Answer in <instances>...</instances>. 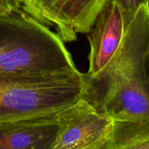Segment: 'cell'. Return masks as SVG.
<instances>
[{"label": "cell", "instance_id": "cell-6", "mask_svg": "<svg viewBox=\"0 0 149 149\" xmlns=\"http://www.w3.org/2000/svg\"><path fill=\"white\" fill-rule=\"evenodd\" d=\"M126 29L119 7L112 0H106L87 33L90 49L86 78L97 77L109 65L120 47Z\"/></svg>", "mask_w": 149, "mask_h": 149}, {"label": "cell", "instance_id": "cell-8", "mask_svg": "<svg viewBox=\"0 0 149 149\" xmlns=\"http://www.w3.org/2000/svg\"><path fill=\"white\" fill-rule=\"evenodd\" d=\"M105 149H149V119L113 120Z\"/></svg>", "mask_w": 149, "mask_h": 149}, {"label": "cell", "instance_id": "cell-1", "mask_svg": "<svg viewBox=\"0 0 149 149\" xmlns=\"http://www.w3.org/2000/svg\"><path fill=\"white\" fill-rule=\"evenodd\" d=\"M149 4L143 5L126 29L109 65L86 78L84 98L113 120L149 119ZM85 75V74H84Z\"/></svg>", "mask_w": 149, "mask_h": 149}, {"label": "cell", "instance_id": "cell-11", "mask_svg": "<svg viewBox=\"0 0 149 149\" xmlns=\"http://www.w3.org/2000/svg\"><path fill=\"white\" fill-rule=\"evenodd\" d=\"M146 72L149 79V55L147 56L146 61Z\"/></svg>", "mask_w": 149, "mask_h": 149}, {"label": "cell", "instance_id": "cell-7", "mask_svg": "<svg viewBox=\"0 0 149 149\" xmlns=\"http://www.w3.org/2000/svg\"><path fill=\"white\" fill-rule=\"evenodd\" d=\"M57 113L0 123V149H52L58 135Z\"/></svg>", "mask_w": 149, "mask_h": 149}, {"label": "cell", "instance_id": "cell-3", "mask_svg": "<svg viewBox=\"0 0 149 149\" xmlns=\"http://www.w3.org/2000/svg\"><path fill=\"white\" fill-rule=\"evenodd\" d=\"M85 90L79 71L0 74V123L59 112L84 97Z\"/></svg>", "mask_w": 149, "mask_h": 149}, {"label": "cell", "instance_id": "cell-5", "mask_svg": "<svg viewBox=\"0 0 149 149\" xmlns=\"http://www.w3.org/2000/svg\"><path fill=\"white\" fill-rule=\"evenodd\" d=\"M106 0H23L22 10L49 28L64 42L86 33Z\"/></svg>", "mask_w": 149, "mask_h": 149}, {"label": "cell", "instance_id": "cell-10", "mask_svg": "<svg viewBox=\"0 0 149 149\" xmlns=\"http://www.w3.org/2000/svg\"><path fill=\"white\" fill-rule=\"evenodd\" d=\"M22 3L23 0H0V16L20 11Z\"/></svg>", "mask_w": 149, "mask_h": 149}, {"label": "cell", "instance_id": "cell-4", "mask_svg": "<svg viewBox=\"0 0 149 149\" xmlns=\"http://www.w3.org/2000/svg\"><path fill=\"white\" fill-rule=\"evenodd\" d=\"M58 130L52 149H105L113 119L84 97L57 113Z\"/></svg>", "mask_w": 149, "mask_h": 149}, {"label": "cell", "instance_id": "cell-2", "mask_svg": "<svg viewBox=\"0 0 149 149\" xmlns=\"http://www.w3.org/2000/svg\"><path fill=\"white\" fill-rule=\"evenodd\" d=\"M59 35L23 10L0 16V74L79 71Z\"/></svg>", "mask_w": 149, "mask_h": 149}, {"label": "cell", "instance_id": "cell-9", "mask_svg": "<svg viewBox=\"0 0 149 149\" xmlns=\"http://www.w3.org/2000/svg\"><path fill=\"white\" fill-rule=\"evenodd\" d=\"M120 9L125 26L127 28L135 14L143 5L149 4V0H112Z\"/></svg>", "mask_w": 149, "mask_h": 149}]
</instances>
